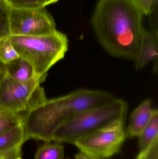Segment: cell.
<instances>
[{"label":"cell","mask_w":158,"mask_h":159,"mask_svg":"<svg viewBox=\"0 0 158 159\" xmlns=\"http://www.w3.org/2000/svg\"><path fill=\"white\" fill-rule=\"evenodd\" d=\"M75 159H90L84 154L80 152L75 156Z\"/></svg>","instance_id":"23"},{"label":"cell","mask_w":158,"mask_h":159,"mask_svg":"<svg viewBox=\"0 0 158 159\" xmlns=\"http://www.w3.org/2000/svg\"><path fill=\"white\" fill-rule=\"evenodd\" d=\"M124 122L117 120L76 141L73 145L90 159H108L120 150L126 139Z\"/></svg>","instance_id":"6"},{"label":"cell","mask_w":158,"mask_h":159,"mask_svg":"<svg viewBox=\"0 0 158 159\" xmlns=\"http://www.w3.org/2000/svg\"><path fill=\"white\" fill-rule=\"evenodd\" d=\"M12 7L36 8L41 7V0H6Z\"/></svg>","instance_id":"18"},{"label":"cell","mask_w":158,"mask_h":159,"mask_svg":"<svg viewBox=\"0 0 158 159\" xmlns=\"http://www.w3.org/2000/svg\"><path fill=\"white\" fill-rule=\"evenodd\" d=\"M10 34L15 36L48 35L57 31L52 16L44 7L36 8L12 7L9 17Z\"/></svg>","instance_id":"7"},{"label":"cell","mask_w":158,"mask_h":159,"mask_svg":"<svg viewBox=\"0 0 158 159\" xmlns=\"http://www.w3.org/2000/svg\"><path fill=\"white\" fill-rule=\"evenodd\" d=\"M24 142V128L21 124L6 132L0 134V151L21 147Z\"/></svg>","instance_id":"11"},{"label":"cell","mask_w":158,"mask_h":159,"mask_svg":"<svg viewBox=\"0 0 158 159\" xmlns=\"http://www.w3.org/2000/svg\"><path fill=\"white\" fill-rule=\"evenodd\" d=\"M140 151L147 149L156 138L158 137V112L154 109L153 116L146 127L138 136Z\"/></svg>","instance_id":"12"},{"label":"cell","mask_w":158,"mask_h":159,"mask_svg":"<svg viewBox=\"0 0 158 159\" xmlns=\"http://www.w3.org/2000/svg\"><path fill=\"white\" fill-rule=\"evenodd\" d=\"M11 7L6 0H0V40L11 35L9 28Z\"/></svg>","instance_id":"15"},{"label":"cell","mask_w":158,"mask_h":159,"mask_svg":"<svg viewBox=\"0 0 158 159\" xmlns=\"http://www.w3.org/2000/svg\"><path fill=\"white\" fill-rule=\"evenodd\" d=\"M19 57L10 36L0 40V61L6 64Z\"/></svg>","instance_id":"16"},{"label":"cell","mask_w":158,"mask_h":159,"mask_svg":"<svg viewBox=\"0 0 158 159\" xmlns=\"http://www.w3.org/2000/svg\"><path fill=\"white\" fill-rule=\"evenodd\" d=\"M143 16L135 0H99L92 26L109 54L133 62L145 33Z\"/></svg>","instance_id":"1"},{"label":"cell","mask_w":158,"mask_h":159,"mask_svg":"<svg viewBox=\"0 0 158 159\" xmlns=\"http://www.w3.org/2000/svg\"><path fill=\"white\" fill-rule=\"evenodd\" d=\"M128 110L127 102L117 98L109 103L80 112L56 130L52 141L73 144L79 139L114 121H125Z\"/></svg>","instance_id":"3"},{"label":"cell","mask_w":158,"mask_h":159,"mask_svg":"<svg viewBox=\"0 0 158 159\" xmlns=\"http://www.w3.org/2000/svg\"><path fill=\"white\" fill-rule=\"evenodd\" d=\"M22 115L0 109V134L4 133L22 124Z\"/></svg>","instance_id":"14"},{"label":"cell","mask_w":158,"mask_h":159,"mask_svg":"<svg viewBox=\"0 0 158 159\" xmlns=\"http://www.w3.org/2000/svg\"><path fill=\"white\" fill-rule=\"evenodd\" d=\"M64 148L59 143H45L39 148L34 159H64Z\"/></svg>","instance_id":"13"},{"label":"cell","mask_w":158,"mask_h":159,"mask_svg":"<svg viewBox=\"0 0 158 159\" xmlns=\"http://www.w3.org/2000/svg\"><path fill=\"white\" fill-rule=\"evenodd\" d=\"M58 0H41V6L45 7L46 6L56 2Z\"/></svg>","instance_id":"22"},{"label":"cell","mask_w":158,"mask_h":159,"mask_svg":"<svg viewBox=\"0 0 158 159\" xmlns=\"http://www.w3.org/2000/svg\"><path fill=\"white\" fill-rule=\"evenodd\" d=\"M158 31L157 28L146 30L137 56L133 61L135 70H141L153 61L155 73L158 71Z\"/></svg>","instance_id":"8"},{"label":"cell","mask_w":158,"mask_h":159,"mask_svg":"<svg viewBox=\"0 0 158 159\" xmlns=\"http://www.w3.org/2000/svg\"><path fill=\"white\" fill-rule=\"evenodd\" d=\"M15 159H22L21 158V157H18L16 158H15Z\"/></svg>","instance_id":"24"},{"label":"cell","mask_w":158,"mask_h":159,"mask_svg":"<svg viewBox=\"0 0 158 159\" xmlns=\"http://www.w3.org/2000/svg\"><path fill=\"white\" fill-rule=\"evenodd\" d=\"M66 159H70L69 158H67Z\"/></svg>","instance_id":"25"},{"label":"cell","mask_w":158,"mask_h":159,"mask_svg":"<svg viewBox=\"0 0 158 159\" xmlns=\"http://www.w3.org/2000/svg\"><path fill=\"white\" fill-rule=\"evenodd\" d=\"M43 81L35 76L19 82L6 75L0 85V109L23 115L41 104L47 99L40 86Z\"/></svg>","instance_id":"5"},{"label":"cell","mask_w":158,"mask_h":159,"mask_svg":"<svg viewBox=\"0 0 158 159\" xmlns=\"http://www.w3.org/2000/svg\"><path fill=\"white\" fill-rule=\"evenodd\" d=\"M117 98L104 91L79 89L64 96L47 99L22 115L25 142L34 139L51 143L56 130L73 116Z\"/></svg>","instance_id":"2"},{"label":"cell","mask_w":158,"mask_h":159,"mask_svg":"<svg viewBox=\"0 0 158 159\" xmlns=\"http://www.w3.org/2000/svg\"><path fill=\"white\" fill-rule=\"evenodd\" d=\"M6 71L5 63L0 61V85L6 77Z\"/></svg>","instance_id":"21"},{"label":"cell","mask_w":158,"mask_h":159,"mask_svg":"<svg viewBox=\"0 0 158 159\" xmlns=\"http://www.w3.org/2000/svg\"><path fill=\"white\" fill-rule=\"evenodd\" d=\"M21 147L15 148L10 150L0 151V159H15L20 157Z\"/></svg>","instance_id":"20"},{"label":"cell","mask_w":158,"mask_h":159,"mask_svg":"<svg viewBox=\"0 0 158 159\" xmlns=\"http://www.w3.org/2000/svg\"><path fill=\"white\" fill-rule=\"evenodd\" d=\"M135 159H158V137L147 149L140 151Z\"/></svg>","instance_id":"17"},{"label":"cell","mask_w":158,"mask_h":159,"mask_svg":"<svg viewBox=\"0 0 158 159\" xmlns=\"http://www.w3.org/2000/svg\"><path fill=\"white\" fill-rule=\"evenodd\" d=\"M10 37L19 57L28 61L35 75L44 80L48 71L64 58L68 48L66 36L58 30L48 35Z\"/></svg>","instance_id":"4"},{"label":"cell","mask_w":158,"mask_h":159,"mask_svg":"<svg viewBox=\"0 0 158 159\" xmlns=\"http://www.w3.org/2000/svg\"><path fill=\"white\" fill-rule=\"evenodd\" d=\"M6 68L7 76L18 82H27L36 76L31 64L20 57L6 63Z\"/></svg>","instance_id":"10"},{"label":"cell","mask_w":158,"mask_h":159,"mask_svg":"<svg viewBox=\"0 0 158 159\" xmlns=\"http://www.w3.org/2000/svg\"><path fill=\"white\" fill-rule=\"evenodd\" d=\"M144 15H151L157 6L158 0H135Z\"/></svg>","instance_id":"19"},{"label":"cell","mask_w":158,"mask_h":159,"mask_svg":"<svg viewBox=\"0 0 158 159\" xmlns=\"http://www.w3.org/2000/svg\"><path fill=\"white\" fill-rule=\"evenodd\" d=\"M154 109H152L150 100H146L142 102L130 116L126 131V136L131 138L138 137L150 121Z\"/></svg>","instance_id":"9"}]
</instances>
